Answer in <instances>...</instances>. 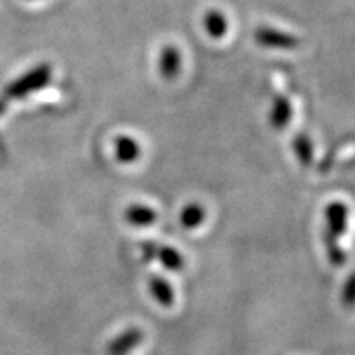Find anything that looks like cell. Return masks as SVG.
I'll return each instance as SVG.
<instances>
[{"mask_svg": "<svg viewBox=\"0 0 355 355\" xmlns=\"http://www.w3.org/2000/svg\"><path fill=\"white\" fill-rule=\"evenodd\" d=\"M349 206L345 202L332 201L324 209V230L322 237L343 241L349 227Z\"/></svg>", "mask_w": 355, "mask_h": 355, "instance_id": "cell-1", "label": "cell"}, {"mask_svg": "<svg viewBox=\"0 0 355 355\" xmlns=\"http://www.w3.org/2000/svg\"><path fill=\"white\" fill-rule=\"evenodd\" d=\"M146 332L140 326H128L121 334L110 339L105 355H132L144 344Z\"/></svg>", "mask_w": 355, "mask_h": 355, "instance_id": "cell-2", "label": "cell"}, {"mask_svg": "<svg viewBox=\"0 0 355 355\" xmlns=\"http://www.w3.org/2000/svg\"><path fill=\"white\" fill-rule=\"evenodd\" d=\"M255 42L260 46L272 48V50H295L300 46V38L295 35L279 32V30L260 26L255 32Z\"/></svg>", "mask_w": 355, "mask_h": 355, "instance_id": "cell-3", "label": "cell"}, {"mask_svg": "<svg viewBox=\"0 0 355 355\" xmlns=\"http://www.w3.org/2000/svg\"><path fill=\"white\" fill-rule=\"evenodd\" d=\"M123 219L132 227L145 229L152 227L155 222L158 220V212L152 206H148V204L135 202L127 206V209L123 211Z\"/></svg>", "mask_w": 355, "mask_h": 355, "instance_id": "cell-4", "label": "cell"}, {"mask_svg": "<svg viewBox=\"0 0 355 355\" xmlns=\"http://www.w3.org/2000/svg\"><path fill=\"white\" fill-rule=\"evenodd\" d=\"M114 157L122 165H132L141 157V146L130 135H119L114 140Z\"/></svg>", "mask_w": 355, "mask_h": 355, "instance_id": "cell-5", "label": "cell"}, {"mask_svg": "<svg viewBox=\"0 0 355 355\" xmlns=\"http://www.w3.org/2000/svg\"><path fill=\"white\" fill-rule=\"evenodd\" d=\"M148 291L152 295V298L157 301V304L162 306V308H173L176 301V293L175 288L166 278L158 277V275H153L148 279Z\"/></svg>", "mask_w": 355, "mask_h": 355, "instance_id": "cell-6", "label": "cell"}, {"mask_svg": "<svg viewBox=\"0 0 355 355\" xmlns=\"http://www.w3.org/2000/svg\"><path fill=\"white\" fill-rule=\"evenodd\" d=\"M153 260H158L168 272H181L186 266L184 255L171 245H155Z\"/></svg>", "mask_w": 355, "mask_h": 355, "instance_id": "cell-7", "label": "cell"}, {"mask_svg": "<svg viewBox=\"0 0 355 355\" xmlns=\"http://www.w3.org/2000/svg\"><path fill=\"white\" fill-rule=\"evenodd\" d=\"M207 219V209L201 202L191 201L180 212V225L186 230L199 229Z\"/></svg>", "mask_w": 355, "mask_h": 355, "instance_id": "cell-8", "label": "cell"}, {"mask_svg": "<svg viewBox=\"0 0 355 355\" xmlns=\"http://www.w3.org/2000/svg\"><path fill=\"white\" fill-rule=\"evenodd\" d=\"M181 71V51L175 44H166L159 55V74L165 79H173Z\"/></svg>", "mask_w": 355, "mask_h": 355, "instance_id": "cell-9", "label": "cell"}, {"mask_svg": "<svg viewBox=\"0 0 355 355\" xmlns=\"http://www.w3.org/2000/svg\"><path fill=\"white\" fill-rule=\"evenodd\" d=\"M293 117V105L285 96H278L273 101L272 110H270V125L277 130H283Z\"/></svg>", "mask_w": 355, "mask_h": 355, "instance_id": "cell-10", "label": "cell"}, {"mask_svg": "<svg viewBox=\"0 0 355 355\" xmlns=\"http://www.w3.org/2000/svg\"><path fill=\"white\" fill-rule=\"evenodd\" d=\"M202 25L207 35L214 40L225 37V33H227L229 30L227 17H225L220 10H207L202 19Z\"/></svg>", "mask_w": 355, "mask_h": 355, "instance_id": "cell-11", "label": "cell"}, {"mask_svg": "<svg viewBox=\"0 0 355 355\" xmlns=\"http://www.w3.org/2000/svg\"><path fill=\"white\" fill-rule=\"evenodd\" d=\"M293 152H295L296 158L303 166H309L313 163L314 158V148L313 141L306 133H300L296 135V139L293 140Z\"/></svg>", "mask_w": 355, "mask_h": 355, "instance_id": "cell-12", "label": "cell"}, {"mask_svg": "<svg viewBox=\"0 0 355 355\" xmlns=\"http://www.w3.org/2000/svg\"><path fill=\"white\" fill-rule=\"evenodd\" d=\"M340 301H343V306L347 309L355 308V272L350 273L347 282L344 283L343 293H340Z\"/></svg>", "mask_w": 355, "mask_h": 355, "instance_id": "cell-13", "label": "cell"}]
</instances>
